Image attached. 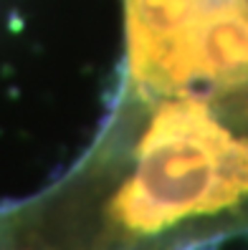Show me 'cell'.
<instances>
[{"instance_id": "1", "label": "cell", "mask_w": 248, "mask_h": 250, "mask_svg": "<svg viewBox=\"0 0 248 250\" xmlns=\"http://www.w3.org/2000/svg\"><path fill=\"white\" fill-rule=\"evenodd\" d=\"M127 99H215L248 83V0H124Z\"/></svg>"}]
</instances>
